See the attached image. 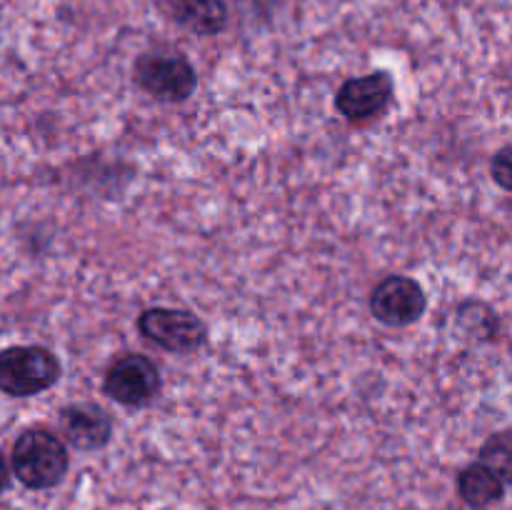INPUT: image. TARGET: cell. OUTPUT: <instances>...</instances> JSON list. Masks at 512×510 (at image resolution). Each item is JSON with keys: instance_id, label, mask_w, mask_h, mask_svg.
Masks as SVG:
<instances>
[{"instance_id": "cell-1", "label": "cell", "mask_w": 512, "mask_h": 510, "mask_svg": "<svg viewBox=\"0 0 512 510\" xmlns=\"http://www.w3.org/2000/svg\"><path fill=\"white\" fill-rule=\"evenodd\" d=\"M70 465L68 448L48 428H28L15 438L10 450V468L20 485L30 490L55 488Z\"/></svg>"}, {"instance_id": "cell-2", "label": "cell", "mask_w": 512, "mask_h": 510, "mask_svg": "<svg viewBox=\"0 0 512 510\" xmlns=\"http://www.w3.org/2000/svg\"><path fill=\"white\" fill-rule=\"evenodd\" d=\"M60 378V360L43 345H15L0 355V388L13 398H30L53 388Z\"/></svg>"}, {"instance_id": "cell-3", "label": "cell", "mask_w": 512, "mask_h": 510, "mask_svg": "<svg viewBox=\"0 0 512 510\" xmlns=\"http://www.w3.org/2000/svg\"><path fill=\"white\" fill-rule=\"evenodd\" d=\"M135 85L163 103H183L195 93L198 75L190 60L180 53L153 50L135 60Z\"/></svg>"}, {"instance_id": "cell-4", "label": "cell", "mask_w": 512, "mask_h": 510, "mask_svg": "<svg viewBox=\"0 0 512 510\" xmlns=\"http://www.w3.org/2000/svg\"><path fill=\"white\" fill-rule=\"evenodd\" d=\"M138 333L168 353H193L208 343V325L190 310L148 308L138 318Z\"/></svg>"}, {"instance_id": "cell-5", "label": "cell", "mask_w": 512, "mask_h": 510, "mask_svg": "<svg viewBox=\"0 0 512 510\" xmlns=\"http://www.w3.org/2000/svg\"><path fill=\"white\" fill-rule=\"evenodd\" d=\"M160 388H163V378H160L158 365L138 353H128L115 360L103 380V393L128 408H143L153 403Z\"/></svg>"}, {"instance_id": "cell-6", "label": "cell", "mask_w": 512, "mask_h": 510, "mask_svg": "<svg viewBox=\"0 0 512 510\" xmlns=\"http://www.w3.org/2000/svg\"><path fill=\"white\" fill-rule=\"evenodd\" d=\"M428 308L425 290L408 275H388L370 293V313L388 328H405L423 318Z\"/></svg>"}, {"instance_id": "cell-7", "label": "cell", "mask_w": 512, "mask_h": 510, "mask_svg": "<svg viewBox=\"0 0 512 510\" xmlns=\"http://www.w3.org/2000/svg\"><path fill=\"white\" fill-rule=\"evenodd\" d=\"M393 100V78L385 70L350 78L340 85L335 95V108L348 123L365 125L380 118Z\"/></svg>"}, {"instance_id": "cell-8", "label": "cell", "mask_w": 512, "mask_h": 510, "mask_svg": "<svg viewBox=\"0 0 512 510\" xmlns=\"http://www.w3.org/2000/svg\"><path fill=\"white\" fill-rule=\"evenodd\" d=\"M65 440L78 450H100L113 438V420L95 403H70L58 413Z\"/></svg>"}, {"instance_id": "cell-9", "label": "cell", "mask_w": 512, "mask_h": 510, "mask_svg": "<svg viewBox=\"0 0 512 510\" xmlns=\"http://www.w3.org/2000/svg\"><path fill=\"white\" fill-rule=\"evenodd\" d=\"M455 488H458V498L468 505L470 510H490L498 505L505 495V483L478 460L463 468L455 478Z\"/></svg>"}, {"instance_id": "cell-10", "label": "cell", "mask_w": 512, "mask_h": 510, "mask_svg": "<svg viewBox=\"0 0 512 510\" xmlns=\"http://www.w3.org/2000/svg\"><path fill=\"white\" fill-rule=\"evenodd\" d=\"M170 15L193 35H218L228 23V5L223 0H173Z\"/></svg>"}, {"instance_id": "cell-11", "label": "cell", "mask_w": 512, "mask_h": 510, "mask_svg": "<svg viewBox=\"0 0 512 510\" xmlns=\"http://www.w3.org/2000/svg\"><path fill=\"white\" fill-rule=\"evenodd\" d=\"M480 463L488 465L505 485H512V430L490 435L480 448Z\"/></svg>"}, {"instance_id": "cell-12", "label": "cell", "mask_w": 512, "mask_h": 510, "mask_svg": "<svg viewBox=\"0 0 512 510\" xmlns=\"http://www.w3.org/2000/svg\"><path fill=\"white\" fill-rule=\"evenodd\" d=\"M490 173H493V180L500 188L512 193V145H505V148H500L498 153L493 155Z\"/></svg>"}]
</instances>
